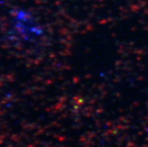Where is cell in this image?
Returning <instances> with one entry per match:
<instances>
[{
  "label": "cell",
  "mask_w": 148,
  "mask_h": 147,
  "mask_svg": "<svg viewBox=\"0 0 148 147\" xmlns=\"http://www.w3.org/2000/svg\"><path fill=\"white\" fill-rule=\"evenodd\" d=\"M11 29L17 37L33 43L43 36V27L29 10L17 8L10 13Z\"/></svg>",
  "instance_id": "obj_1"
}]
</instances>
